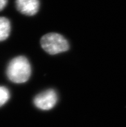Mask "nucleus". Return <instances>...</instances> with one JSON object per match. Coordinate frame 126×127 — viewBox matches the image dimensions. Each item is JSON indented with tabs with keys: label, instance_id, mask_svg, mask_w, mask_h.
<instances>
[{
	"label": "nucleus",
	"instance_id": "obj_5",
	"mask_svg": "<svg viewBox=\"0 0 126 127\" xmlns=\"http://www.w3.org/2000/svg\"><path fill=\"white\" fill-rule=\"evenodd\" d=\"M11 31L10 22L6 18L0 17V41L6 40Z\"/></svg>",
	"mask_w": 126,
	"mask_h": 127
},
{
	"label": "nucleus",
	"instance_id": "obj_1",
	"mask_svg": "<svg viewBox=\"0 0 126 127\" xmlns=\"http://www.w3.org/2000/svg\"><path fill=\"white\" fill-rule=\"evenodd\" d=\"M32 73L30 63L25 56H18L10 61L6 68V75L14 83H24L29 79Z\"/></svg>",
	"mask_w": 126,
	"mask_h": 127
},
{
	"label": "nucleus",
	"instance_id": "obj_6",
	"mask_svg": "<svg viewBox=\"0 0 126 127\" xmlns=\"http://www.w3.org/2000/svg\"><path fill=\"white\" fill-rule=\"evenodd\" d=\"M10 97L9 90L5 87L0 86V107L8 101Z\"/></svg>",
	"mask_w": 126,
	"mask_h": 127
},
{
	"label": "nucleus",
	"instance_id": "obj_7",
	"mask_svg": "<svg viewBox=\"0 0 126 127\" xmlns=\"http://www.w3.org/2000/svg\"><path fill=\"white\" fill-rule=\"evenodd\" d=\"M8 0H0V11H1L3 8L6 6Z\"/></svg>",
	"mask_w": 126,
	"mask_h": 127
},
{
	"label": "nucleus",
	"instance_id": "obj_2",
	"mask_svg": "<svg viewBox=\"0 0 126 127\" xmlns=\"http://www.w3.org/2000/svg\"><path fill=\"white\" fill-rule=\"evenodd\" d=\"M41 45L44 50L51 55H55L67 51L70 48L66 39L57 33H48L41 39Z\"/></svg>",
	"mask_w": 126,
	"mask_h": 127
},
{
	"label": "nucleus",
	"instance_id": "obj_4",
	"mask_svg": "<svg viewBox=\"0 0 126 127\" xmlns=\"http://www.w3.org/2000/svg\"><path fill=\"white\" fill-rule=\"evenodd\" d=\"M17 9L22 14L32 16L36 14L39 8V0H16Z\"/></svg>",
	"mask_w": 126,
	"mask_h": 127
},
{
	"label": "nucleus",
	"instance_id": "obj_3",
	"mask_svg": "<svg viewBox=\"0 0 126 127\" xmlns=\"http://www.w3.org/2000/svg\"><path fill=\"white\" fill-rule=\"evenodd\" d=\"M57 94L53 89H48L34 97V104L37 108L42 110H49L57 103Z\"/></svg>",
	"mask_w": 126,
	"mask_h": 127
}]
</instances>
